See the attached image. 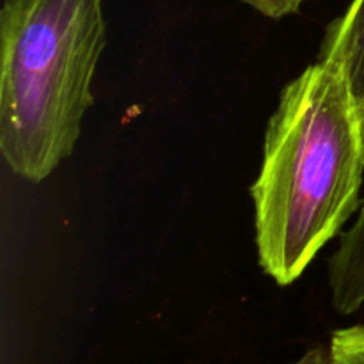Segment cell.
Returning <instances> with one entry per match:
<instances>
[{
  "instance_id": "cell-1",
  "label": "cell",
  "mask_w": 364,
  "mask_h": 364,
  "mask_svg": "<svg viewBox=\"0 0 364 364\" xmlns=\"http://www.w3.org/2000/svg\"><path fill=\"white\" fill-rule=\"evenodd\" d=\"M364 110L340 64L318 59L281 92L251 187L259 267L290 287L359 208Z\"/></svg>"
},
{
  "instance_id": "cell-2",
  "label": "cell",
  "mask_w": 364,
  "mask_h": 364,
  "mask_svg": "<svg viewBox=\"0 0 364 364\" xmlns=\"http://www.w3.org/2000/svg\"><path fill=\"white\" fill-rule=\"evenodd\" d=\"M107 45L103 0H4L0 153L39 183L75 151Z\"/></svg>"
},
{
  "instance_id": "cell-3",
  "label": "cell",
  "mask_w": 364,
  "mask_h": 364,
  "mask_svg": "<svg viewBox=\"0 0 364 364\" xmlns=\"http://www.w3.org/2000/svg\"><path fill=\"white\" fill-rule=\"evenodd\" d=\"M318 59L340 64L355 103L364 110V0H350L327 25Z\"/></svg>"
},
{
  "instance_id": "cell-4",
  "label": "cell",
  "mask_w": 364,
  "mask_h": 364,
  "mask_svg": "<svg viewBox=\"0 0 364 364\" xmlns=\"http://www.w3.org/2000/svg\"><path fill=\"white\" fill-rule=\"evenodd\" d=\"M331 299L336 313L348 316L364 304V203L354 226L341 235L329 259Z\"/></svg>"
},
{
  "instance_id": "cell-5",
  "label": "cell",
  "mask_w": 364,
  "mask_h": 364,
  "mask_svg": "<svg viewBox=\"0 0 364 364\" xmlns=\"http://www.w3.org/2000/svg\"><path fill=\"white\" fill-rule=\"evenodd\" d=\"M331 364H364V323L334 331L329 343Z\"/></svg>"
},
{
  "instance_id": "cell-6",
  "label": "cell",
  "mask_w": 364,
  "mask_h": 364,
  "mask_svg": "<svg viewBox=\"0 0 364 364\" xmlns=\"http://www.w3.org/2000/svg\"><path fill=\"white\" fill-rule=\"evenodd\" d=\"M242 2L262 16L270 18V20H281V18L301 13L304 4L311 2V0H242Z\"/></svg>"
},
{
  "instance_id": "cell-7",
  "label": "cell",
  "mask_w": 364,
  "mask_h": 364,
  "mask_svg": "<svg viewBox=\"0 0 364 364\" xmlns=\"http://www.w3.org/2000/svg\"><path fill=\"white\" fill-rule=\"evenodd\" d=\"M288 364H331L329 348L322 347V345H318V347H313V348H309L308 352H304L301 358L295 359V361H291Z\"/></svg>"
}]
</instances>
